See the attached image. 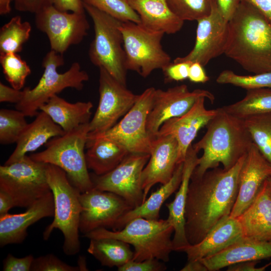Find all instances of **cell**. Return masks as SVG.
I'll return each mask as SVG.
<instances>
[{"label":"cell","mask_w":271,"mask_h":271,"mask_svg":"<svg viewBox=\"0 0 271 271\" xmlns=\"http://www.w3.org/2000/svg\"><path fill=\"white\" fill-rule=\"evenodd\" d=\"M245 155L231 168L218 167L191 179L185 208V231L191 245L200 242L235 203L239 175Z\"/></svg>","instance_id":"6da1fadb"},{"label":"cell","mask_w":271,"mask_h":271,"mask_svg":"<svg viewBox=\"0 0 271 271\" xmlns=\"http://www.w3.org/2000/svg\"><path fill=\"white\" fill-rule=\"evenodd\" d=\"M224 54L253 74L271 72V22L256 7L240 2L228 21Z\"/></svg>","instance_id":"7a4b0ae2"},{"label":"cell","mask_w":271,"mask_h":271,"mask_svg":"<svg viewBox=\"0 0 271 271\" xmlns=\"http://www.w3.org/2000/svg\"><path fill=\"white\" fill-rule=\"evenodd\" d=\"M216 115L206 125L207 130L192 145L198 153L203 151L191 179L200 178L208 170L218 167L229 169L248 151L253 144L244 120L217 108Z\"/></svg>","instance_id":"3957f363"},{"label":"cell","mask_w":271,"mask_h":271,"mask_svg":"<svg viewBox=\"0 0 271 271\" xmlns=\"http://www.w3.org/2000/svg\"><path fill=\"white\" fill-rule=\"evenodd\" d=\"M173 232L174 228L167 219L139 217L131 220L120 230L102 228L83 236L89 239L112 238L124 241L133 246L132 260L134 261L156 258L167 262L173 251L171 239Z\"/></svg>","instance_id":"277c9868"},{"label":"cell","mask_w":271,"mask_h":271,"mask_svg":"<svg viewBox=\"0 0 271 271\" xmlns=\"http://www.w3.org/2000/svg\"><path fill=\"white\" fill-rule=\"evenodd\" d=\"M46 175L54 197V215L53 221L43 232V238L48 240L54 229H59L64 237V252L68 255H75L80 249L81 193L71 183L66 173L59 167L47 164Z\"/></svg>","instance_id":"5b68a950"},{"label":"cell","mask_w":271,"mask_h":271,"mask_svg":"<svg viewBox=\"0 0 271 271\" xmlns=\"http://www.w3.org/2000/svg\"><path fill=\"white\" fill-rule=\"evenodd\" d=\"M89 130V122L81 124L51 139L45 150L30 156L36 161L59 167L81 193L88 191L93 188L84 152Z\"/></svg>","instance_id":"8992f818"},{"label":"cell","mask_w":271,"mask_h":271,"mask_svg":"<svg viewBox=\"0 0 271 271\" xmlns=\"http://www.w3.org/2000/svg\"><path fill=\"white\" fill-rule=\"evenodd\" d=\"M64 64L63 55L50 50L42 60L44 70L38 83L33 88L27 87L23 90V98L16 104V109L26 116H35L41 106L64 89L82 90L84 82L89 79L88 73L81 70L80 64L77 62H73L65 72L59 73L57 68Z\"/></svg>","instance_id":"52a82bcc"},{"label":"cell","mask_w":271,"mask_h":271,"mask_svg":"<svg viewBox=\"0 0 271 271\" xmlns=\"http://www.w3.org/2000/svg\"><path fill=\"white\" fill-rule=\"evenodd\" d=\"M83 6L93 24L94 38L88 51L91 62L126 85L127 70L120 29L122 22L91 6L84 3Z\"/></svg>","instance_id":"ba28073f"},{"label":"cell","mask_w":271,"mask_h":271,"mask_svg":"<svg viewBox=\"0 0 271 271\" xmlns=\"http://www.w3.org/2000/svg\"><path fill=\"white\" fill-rule=\"evenodd\" d=\"M127 70L136 72L143 77L155 70L164 69L171 63V57L163 49L161 41L165 33L149 30L140 24L122 22Z\"/></svg>","instance_id":"9c48e42d"},{"label":"cell","mask_w":271,"mask_h":271,"mask_svg":"<svg viewBox=\"0 0 271 271\" xmlns=\"http://www.w3.org/2000/svg\"><path fill=\"white\" fill-rule=\"evenodd\" d=\"M47 164L25 156L0 166V190L8 193L15 207H29L51 190L47 181Z\"/></svg>","instance_id":"30bf717a"},{"label":"cell","mask_w":271,"mask_h":271,"mask_svg":"<svg viewBox=\"0 0 271 271\" xmlns=\"http://www.w3.org/2000/svg\"><path fill=\"white\" fill-rule=\"evenodd\" d=\"M155 89H146L118 122L104 132L88 134L87 139L106 138L122 145L130 153L150 154L152 139L147 130V121Z\"/></svg>","instance_id":"8fae6325"},{"label":"cell","mask_w":271,"mask_h":271,"mask_svg":"<svg viewBox=\"0 0 271 271\" xmlns=\"http://www.w3.org/2000/svg\"><path fill=\"white\" fill-rule=\"evenodd\" d=\"M150 158L149 154L130 153L108 173L102 175L90 174L93 188L120 196L132 209L140 206L144 197L142 172Z\"/></svg>","instance_id":"7c38bea8"},{"label":"cell","mask_w":271,"mask_h":271,"mask_svg":"<svg viewBox=\"0 0 271 271\" xmlns=\"http://www.w3.org/2000/svg\"><path fill=\"white\" fill-rule=\"evenodd\" d=\"M99 69V102L89 122L88 134L102 133L111 128L131 108L139 95L104 69Z\"/></svg>","instance_id":"4fadbf2b"},{"label":"cell","mask_w":271,"mask_h":271,"mask_svg":"<svg viewBox=\"0 0 271 271\" xmlns=\"http://www.w3.org/2000/svg\"><path fill=\"white\" fill-rule=\"evenodd\" d=\"M36 27L45 33L51 50L63 55L87 35L89 24L85 13L61 11L53 5L35 14Z\"/></svg>","instance_id":"5bb4252c"},{"label":"cell","mask_w":271,"mask_h":271,"mask_svg":"<svg viewBox=\"0 0 271 271\" xmlns=\"http://www.w3.org/2000/svg\"><path fill=\"white\" fill-rule=\"evenodd\" d=\"M208 99L211 103L214 96L210 91L201 89L190 91L185 84L167 90L155 89L151 108L147 117V130L154 138L167 120L180 116L188 111L198 99Z\"/></svg>","instance_id":"9a60e30c"},{"label":"cell","mask_w":271,"mask_h":271,"mask_svg":"<svg viewBox=\"0 0 271 271\" xmlns=\"http://www.w3.org/2000/svg\"><path fill=\"white\" fill-rule=\"evenodd\" d=\"M79 231L84 234L102 228L112 229L119 218L132 209L120 196L95 188L80 193Z\"/></svg>","instance_id":"2e32d148"},{"label":"cell","mask_w":271,"mask_h":271,"mask_svg":"<svg viewBox=\"0 0 271 271\" xmlns=\"http://www.w3.org/2000/svg\"><path fill=\"white\" fill-rule=\"evenodd\" d=\"M195 45L184 57L173 62H198L203 66L212 59L224 54L228 38V21L222 16L214 0L210 14L197 21Z\"/></svg>","instance_id":"e0dca14e"},{"label":"cell","mask_w":271,"mask_h":271,"mask_svg":"<svg viewBox=\"0 0 271 271\" xmlns=\"http://www.w3.org/2000/svg\"><path fill=\"white\" fill-rule=\"evenodd\" d=\"M151 139L150 158L142 175L143 202L154 185L170 180L179 164L178 145L174 137L158 136Z\"/></svg>","instance_id":"ac0fdd59"},{"label":"cell","mask_w":271,"mask_h":271,"mask_svg":"<svg viewBox=\"0 0 271 271\" xmlns=\"http://www.w3.org/2000/svg\"><path fill=\"white\" fill-rule=\"evenodd\" d=\"M270 176L271 163L253 143L240 171L237 196L230 216H239L254 199L264 181Z\"/></svg>","instance_id":"d6986e66"},{"label":"cell","mask_w":271,"mask_h":271,"mask_svg":"<svg viewBox=\"0 0 271 271\" xmlns=\"http://www.w3.org/2000/svg\"><path fill=\"white\" fill-rule=\"evenodd\" d=\"M205 99L199 98L186 113L166 121L155 136L170 134L175 138L178 145L179 164L184 162L187 151L199 130L206 126L217 113V109L206 108Z\"/></svg>","instance_id":"ffe728a7"},{"label":"cell","mask_w":271,"mask_h":271,"mask_svg":"<svg viewBox=\"0 0 271 271\" xmlns=\"http://www.w3.org/2000/svg\"><path fill=\"white\" fill-rule=\"evenodd\" d=\"M54 202L51 191L36 201L23 213L0 216V246L22 243L28 227L40 219L54 217Z\"/></svg>","instance_id":"44dd1931"},{"label":"cell","mask_w":271,"mask_h":271,"mask_svg":"<svg viewBox=\"0 0 271 271\" xmlns=\"http://www.w3.org/2000/svg\"><path fill=\"white\" fill-rule=\"evenodd\" d=\"M198 152L192 145L188 149L183 162L182 181L172 202L166 204L169 210L167 219L174 228L172 239L174 251H183L190 244L185 231V208L191 177L199 162Z\"/></svg>","instance_id":"7402d4cb"},{"label":"cell","mask_w":271,"mask_h":271,"mask_svg":"<svg viewBox=\"0 0 271 271\" xmlns=\"http://www.w3.org/2000/svg\"><path fill=\"white\" fill-rule=\"evenodd\" d=\"M243 237L271 241V182L269 177L263 183L256 196L238 217Z\"/></svg>","instance_id":"603a6c76"},{"label":"cell","mask_w":271,"mask_h":271,"mask_svg":"<svg viewBox=\"0 0 271 271\" xmlns=\"http://www.w3.org/2000/svg\"><path fill=\"white\" fill-rule=\"evenodd\" d=\"M243 237L241 226L236 217L221 218L199 242L189 245L183 250L188 261L201 260L213 255Z\"/></svg>","instance_id":"cb8c5ba5"},{"label":"cell","mask_w":271,"mask_h":271,"mask_svg":"<svg viewBox=\"0 0 271 271\" xmlns=\"http://www.w3.org/2000/svg\"><path fill=\"white\" fill-rule=\"evenodd\" d=\"M271 257V241L243 237L217 253L201 260L208 271H216L233 264L260 261Z\"/></svg>","instance_id":"d4e9b609"},{"label":"cell","mask_w":271,"mask_h":271,"mask_svg":"<svg viewBox=\"0 0 271 271\" xmlns=\"http://www.w3.org/2000/svg\"><path fill=\"white\" fill-rule=\"evenodd\" d=\"M65 133L47 113L43 111L39 112L35 119L28 123L16 143L15 150L5 164L20 160L27 153L35 151L51 139Z\"/></svg>","instance_id":"484cf974"},{"label":"cell","mask_w":271,"mask_h":271,"mask_svg":"<svg viewBox=\"0 0 271 271\" xmlns=\"http://www.w3.org/2000/svg\"><path fill=\"white\" fill-rule=\"evenodd\" d=\"M140 17V24L154 31L174 34L182 29L184 21L170 9L167 0H125Z\"/></svg>","instance_id":"4316f807"},{"label":"cell","mask_w":271,"mask_h":271,"mask_svg":"<svg viewBox=\"0 0 271 271\" xmlns=\"http://www.w3.org/2000/svg\"><path fill=\"white\" fill-rule=\"evenodd\" d=\"M86 148L87 168L96 175L111 171L130 153L122 145L104 138L87 139Z\"/></svg>","instance_id":"83f0119b"},{"label":"cell","mask_w":271,"mask_h":271,"mask_svg":"<svg viewBox=\"0 0 271 271\" xmlns=\"http://www.w3.org/2000/svg\"><path fill=\"white\" fill-rule=\"evenodd\" d=\"M184 163L178 165L170 180L152 193L141 205L126 212L116 222L112 230L122 229L128 222L136 218L158 220L160 210L165 201L179 187L182 178Z\"/></svg>","instance_id":"f1b7e54d"},{"label":"cell","mask_w":271,"mask_h":271,"mask_svg":"<svg viewBox=\"0 0 271 271\" xmlns=\"http://www.w3.org/2000/svg\"><path fill=\"white\" fill-rule=\"evenodd\" d=\"M92 103L78 101L70 103L55 95L40 108L66 132L89 122Z\"/></svg>","instance_id":"f546056e"},{"label":"cell","mask_w":271,"mask_h":271,"mask_svg":"<svg viewBox=\"0 0 271 271\" xmlns=\"http://www.w3.org/2000/svg\"><path fill=\"white\" fill-rule=\"evenodd\" d=\"M90 240L87 251L103 266L118 267L132 259L133 251L124 241L112 238Z\"/></svg>","instance_id":"4dcf8cb0"},{"label":"cell","mask_w":271,"mask_h":271,"mask_svg":"<svg viewBox=\"0 0 271 271\" xmlns=\"http://www.w3.org/2000/svg\"><path fill=\"white\" fill-rule=\"evenodd\" d=\"M222 108L228 113L243 119L271 112V88L248 90L241 100Z\"/></svg>","instance_id":"1f68e13d"},{"label":"cell","mask_w":271,"mask_h":271,"mask_svg":"<svg viewBox=\"0 0 271 271\" xmlns=\"http://www.w3.org/2000/svg\"><path fill=\"white\" fill-rule=\"evenodd\" d=\"M31 30L30 23L22 22L19 16L13 17L0 29V54L21 52Z\"/></svg>","instance_id":"d6a6232c"},{"label":"cell","mask_w":271,"mask_h":271,"mask_svg":"<svg viewBox=\"0 0 271 271\" xmlns=\"http://www.w3.org/2000/svg\"><path fill=\"white\" fill-rule=\"evenodd\" d=\"M253 143L271 163V112L244 119Z\"/></svg>","instance_id":"836d02e7"},{"label":"cell","mask_w":271,"mask_h":271,"mask_svg":"<svg viewBox=\"0 0 271 271\" xmlns=\"http://www.w3.org/2000/svg\"><path fill=\"white\" fill-rule=\"evenodd\" d=\"M26 116L21 111L1 108L0 109V144L16 143L27 126Z\"/></svg>","instance_id":"e575fe53"},{"label":"cell","mask_w":271,"mask_h":271,"mask_svg":"<svg viewBox=\"0 0 271 271\" xmlns=\"http://www.w3.org/2000/svg\"><path fill=\"white\" fill-rule=\"evenodd\" d=\"M0 63L6 79L11 86L21 90L31 70L27 62L17 53L0 54Z\"/></svg>","instance_id":"d590c367"},{"label":"cell","mask_w":271,"mask_h":271,"mask_svg":"<svg viewBox=\"0 0 271 271\" xmlns=\"http://www.w3.org/2000/svg\"><path fill=\"white\" fill-rule=\"evenodd\" d=\"M214 0H167L171 11L183 21H196L208 16Z\"/></svg>","instance_id":"8d00e7d4"},{"label":"cell","mask_w":271,"mask_h":271,"mask_svg":"<svg viewBox=\"0 0 271 271\" xmlns=\"http://www.w3.org/2000/svg\"><path fill=\"white\" fill-rule=\"evenodd\" d=\"M219 84H229L248 90L271 88V72L241 75L230 70L222 71L216 80Z\"/></svg>","instance_id":"74e56055"},{"label":"cell","mask_w":271,"mask_h":271,"mask_svg":"<svg viewBox=\"0 0 271 271\" xmlns=\"http://www.w3.org/2000/svg\"><path fill=\"white\" fill-rule=\"evenodd\" d=\"M84 4L122 22L141 23L140 17L125 0H82Z\"/></svg>","instance_id":"f35d334b"},{"label":"cell","mask_w":271,"mask_h":271,"mask_svg":"<svg viewBox=\"0 0 271 271\" xmlns=\"http://www.w3.org/2000/svg\"><path fill=\"white\" fill-rule=\"evenodd\" d=\"M78 266L70 265L52 253L35 258L31 271H79Z\"/></svg>","instance_id":"ab89813d"},{"label":"cell","mask_w":271,"mask_h":271,"mask_svg":"<svg viewBox=\"0 0 271 271\" xmlns=\"http://www.w3.org/2000/svg\"><path fill=\"white\" fill-rule=\"evenodd\" d=\"M166 269L165 264L156 258L140 261L130 260L117 267L118 271H163Z\"/></svg>","instance_id":"60d3db41"},{"label":"cell","mask_w":271,"mask_h":271,"mask_svg":"<svg viewBox=\"0 0 271 271\" xmlns=\"http://www.w3.org/2000/svg\"><path fill=\"white\" fill-rule=\"evenodd\" d=\"M191 63L189 62H171L162 69L165 82L180 81L188 78Z\"/></svg>","instance_id":"b9f144b4"},{"label":"cell","mask_w":271,"mask_h":271,"mask_svg":"<svg viewBox=\"0 0 271 271\" xmlns=\"http://www.w3.org/2000/svg\"><path fill=\"white\" fill-rule=\"evenodd\" d=\"M34 258L32 254L18 258L9 253L3 261V270L30 271Z\"/></svg>","instance_id":"7bdbcfd3"},{"label":"cell","mask_w":271,"mask_h":271,"mask_svg":"<svg viewBox=\"0 0 271 271\" xmlns=\"http://www.w3.org/2000/svg\"><path fill=\"white\" fill-rule=\"evenodd\" d=\"M55 0H14L15 8L20 12L35 14L54 5Z\"/></svg>","instance_id":"ee69618b"},{"label":"cell","mask_w":271,"mask_h":271,"mask_svg":"<svg viewBox=\"0 0 271 271\" xmlns=\"http://www.w3.org/2000/svg\"><path fill=\"white\" fill-rule=\"evenodd\" d=\"M24 91L9 87L0 82V102L19 103L24 96Z\"/></svg>","instance_id":"f6af8a7d"},{"label":"cell","mask_w":271,"mask_h":271,"mask_svg":"<svg viewBox=\"0 0 271 271\" xmlns=\"http://www.w3.org/2000/svg\"><path fill=\"white\" fill-rule=\"evenodd\" d=\"M53 6L63 12L84 13L85 11L82 0H55Z\"/></svg>","instance_id":"bcb514c9"},{"label":"cell","mask_w":271,"mask_h":271,"mask_svg":"<svg viewBox=\"0 0 271 271\" xmlns=\"http://www.w3.org/2000/svg\"><path fill=\"white\" fill-rule=\"evenodd\" d=\"M215 2L221 14L227 21L232 18L240 3V0H215Z\"/></svg>","instance_id":"7dc6e473"},{"label":"cell","mask_w":271,"mask_h":271,"mask_svg":"<svg viewBox=\"0 0 271 271\" xmlns=\"http://www.w3.org/2000/svg\"><path fill=\"white\" fill-rule=\"evenodd\" d=\"M203 67L198 62L191 63L188 74V79L191 82L204 83L209 81V77L207 75Z\"/></svg>","instance_id":"c3c4849f"},{"label":"cell","mask_w":271,"mask_h":271,"mask_svg":"<svg viewBox=\"0 0 271 271\" xmlns=\"http://www.w3.org/2000/svg\"><path fill=\"white\" fill-rule=\"evenodd\" d=\"M249 3L258 8L271 22V0H240Z\"/></svg>","instance_id":"681fc988"},{"label":"cell","mask_w":271,"mask_h":271,"mask_svg":"<svg viewBox=\"0 0 271 271\" xmlns=\"http://www.w3.org/2000/svg\"><path fill=\"white\" fill-rule=\"evenodd\" d=\"M15 207L10 195L6 192L0 190V216L9 213V211Z\"/></svg>","instance_id":"f907efd6"},{"label":"cell","mask_w":271,"mask_h":271,"mask_svg":"<svg viewBox=\"0 0 271 271\" xmlns=\"http://www.w3.org/2000/svg\"><path fill=\"white\" fill-rule=\"evenodd\" d=\"M181 271H208L207 267L201 260L188 261Z\"/></svg>","instance_id":"816d5d0a"},{"label":"cell","mask_w":271,"mask_h":271,"mask_svg":"<svg viewBox=\"0 0 271 271\" xmlns=\"http://www.w3.org/2000/svg\"><path fill=\"white\" fill-rule=\"evenodd\" d=\"M14 0H0V15H5L9 14L11 10V3Z\"/></svg>","instance_id":"f5cc1de1"},{"label":"cell","mask_w":271,"mask_h":271,"mask_svg":"<svg viewBox=\"0 0 271 271\" xmlns=\"http://www.w3.org/2000/svg\"><path fill=\"white\" fill-rule=\"evenodd\" d=\"M79 261L81 262V263H79L78 265L80 270H87L88 269L86 267L85 258L83 259V257L82 256L79 259Z\"/></svg>","instance_id":"db71d44e"},{"label":"cell","mask_w":271,"mask_h":271,"mask_svg":"<svg viewBox=\"0 0 271 271\" xmlns=\"http://www.w3.org/2000/svg\"><path fill=\"white\" fill-rule=\"evenodd\" d=\"M269 179H270V182H271V176L269 177Z\"/></svg>","instance_id":"11a10c76"}]
</instances>
